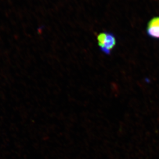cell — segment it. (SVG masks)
Masks as SVG:
<instances>
[{
	"mask_svg": "<svg viewBox=\"0 0 159 159\" xmlns=\"http://www.w3.org/2000/svg\"><path fill=\"white\" fill-rule=\"evenodd\" d=\"M97 39L101 50L107 54L110 53L116 45V38L112 33L108 32L100 33L98 35Z\"/></svg>",
	"mask_w": 159,
	"mask_h": 159,
	"instance_id": "cell-1",
	"label": "cell"
},
{
	"mask_svg": "<svg viewBox=\"0 0 159 159\" xmlns=\"http://www.w3.org/2000/svg\"><path fill=\"white\" fill-rule=\"evenodd\" d=\"M147 33L152 37L159 38V17H155L149 22Z\"/></svg>",
	"mask_w": 159,
	"mask_h": 159,
	"instance_id": "cell-2",
	"label": "cell"
}]
</instances>
